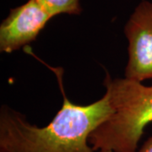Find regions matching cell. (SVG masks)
<instances>
[{
	"label": "cell",
	"instance_id": "8992f818",
	"mask_svg": "<svg viewBox=\"0 0 152 152\" xmlns=\"http://www.w3.org/2000/svg\"><path fill=\"white\" fill-rule=\"evenodd\" d=\"M137 152H152V136L150 137Z\"/></svg>",
	"mask_w": 152,
	"mask_h": 152
},
{
	"label": "cell",
	"instance_id": "277c9868",
	"mask_svg": "<svg viewBox=\"0 0 152 152\" xmlns=\"http://www.w3.org/2000/svg\"><path fill=\"white\" fill-rule=\"evenodd\" d=\"M53 16L38 0L11 10L0 26V51L11 53L32 42Z\"/></svg>",
	"mask_w": 152,
	"mask_h": 152
},
{
	"label": "cell",
	"instance_id": "ba28073f",
	"mask_svg": "<svg viewBox=\"0 0 152 152\" xmlns=\"http://www.w3.org/2000/svg\"><path fill=\"white\" fill-rule=\"evenodd\" d=\"M0 152H1V151H0Z\"/></svg>",
	"mask_w": 152,
	"mask_h": 152
},
{
	"label": "cell",
	"instance_id": "7a4b0ae2",
	"mask_svg": "<svg viewBox=\"0 0 152 152\" xmlns=\"http://www.w3.org/2000/svg\"><path fill=\"white\" fill-rule=\"evenodd\" d=\"M113 113L90 136L93 150L137 152L144 129L152 123V86L124 79L104 80Z\"/></svg>",
	"mask_w": 152,
	"mask_h": 152
},
{
	"label": "cell",
	"instance_id": "52a82bcc",
	"mask_svg": "<svg viewBox=\"0 0 152 152\" xmlns=\"http://www.w3.org/2000/svg\"><path fill=\"white\" fill-rule=\"evenodd\" d=\"M98 152H115V151H112V150H100V151H98Z\"/></svg>",
	"mask_w": 152,
	"mask_h": 152
},
{
	"label": "cell",
	"instance_id": "5b68a950",
	"mask_svg": "<svg viewBox=\"0 0 152 152\" xmlns=\"http://www.w3.org/2000/svg\"><path fill=\"white\" fill-rule=\"evenodd\" d=\"M54 17L61 14L80 15L81 6L79 0H38Z\"/></svg>",
	"mask_w": 152,
	"mask_h": 152
},
{
	"label": "cell",
	"instance_id": "6da1fadb",
	"mask_svg": "<svg viewBox=\"0 0 152 152\" xmlns=\"http://www.w3.org/2000/svg\"><path fill=\"white\" fill-rule=\"evenodd\" d=\"M54 118L45 127L28 122L23 114L2 107L0 112L1 152H95L90 136L113 113L109 96L89 105L71 102L64 95Z\"/></svg>",
	"mask_w": 152,
	"mask_h": 152
},
{
	"label": "cell",
	"instance_id": "3957f363",
	"mask_svg": "<svg viewBox=\"0 0 152 152\" xmlns=\"http://www.w3.org/2000/svg\"><path fill=\"white\" fill-rule=\"evenodd\" d=\"M129 42L125 78L142 82L152 79V3L142 1L124 26Z\"/></svg>",
	"mask_w": 152,
	"mask_h": 152
}]
</instances>
